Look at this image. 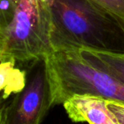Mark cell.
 I'll return each instance as SVG.
<instances>
[{"instance_id": "obj_1", "label": "cell", "mask_w": 124, "mask_h": 124, "mask_svg": "<svg viewBox=\"0 0 124 124\" xmlns=\"http://www.w3.org/2000/svg\"><path fill=\"white\" fill-rule=\"evenodd\" d=\"M48 1L54 51L90 49L124 54L123 26L105 9L89 0Z\"/></svg>"}, {"instance_id": "obj_2", "label": "cell", "mask_w": 124, "mask_h": 124, "mask_svg": "<svg viewBox=\"0 0 124 124\" xmlns=\"http://www.w3.org/2000/svg\"><path fill=\"white\" fill-rule=\"evenodd\" d=\"M53 51L48 0H0V53L25 63Z\"/></svg>"}, {"instance_id": "obj_3", "label": "cell", "mask_w": 124, "mask_h": 124, "mask_svg": "<svg viewBox=\"0 0 124 124\" xmlns=\"http://www.w3.org/2000/svg\"><path fill=\"white\" fill-rule=\"evenodd\" d=\"M45 60L54 105L75 94L124 104V83L88 64L78 50H55Z\"/></svg>"}, {"instance_id": "obj_4", "label": "cell", "mask_w": 124, "mask_h": 124, "mask_svg": "<svg viewBox=\"0 0 124 124\" xmlns=\"http://www.w3.org/2000/svg\"><path fill=\"white\" fill-rule=\"evenodd\" d=\"M32 63L24 88L8 104V124H40L54 106L46 60Z\"/></svg>"}, {"instance_id": "obj_5", "label": "cell", "mask_w": 124, "mask_h": 124, "mask_svg": "<svg viewBox=\"0 0 124 124\" xmlns=\"http://www.w3.org/2000/svg\"><path fill=\"white\" fill-rule=\"evenodd\" d=\"M62 105L72 122H88V124H116L107 108V101L103 99L75 94L68 98Z\"/></svg>"}, {"instance_id": "obj_6", "label": "cell", "mask_w": 124, "mask_h": 124, "mask_svg": "<svg viewBox=\"0 0 124 124\" xmlns=\"http://www.w3.org/2000/svg\"><path fill=\"white\" fill-rule=\"evenodd\" d=\"M76 50L88 64L124 83V54L90 49Z\"/></svg>"}, {"instance_id": "obj_7", "label": "cell", "mask_w": 124, "mask_h": 124, "mask_svg": "<svg viewBox=\"0 0 124 124\" xmlns=\"http://www.w3.org/2000/svg\"><path fill=\"white\" fill-rule=\"evenodd\" d=\"M116 18L124 27V0H89Z\"/></svg>"}, {"instance_id": "obj_8", "label": "cell", "mask_w": 124, "mask_h": 124, "mask_svg": "<svg viewBox=\"0 0 124 124\" xmlns=\"http://www.w3.org/2000/svg\"><path fill=\"white\" fill-rule=\"evenodd\" d=\"M107 108L111 113L116 124H124V104L107 101Z\"/></svg>"}, {"instance_id": "obj_9", "label": "cell", "mask_w": 124, "mask_h": 124, "mask_svg": "<svg viewBox=\"0 0 124 124\" xmlns=\"http://www.w3.org/2000/svg\"><path fill=\"white\" fill-rule=\"evenodd\" d=\"M7 106L5 102L0 105V124H8L7 120Z\"/></svg>"}, {"instance_id": "obj_10", "label": "cell", "mask_w": 124, "mask_h": 124, "mask_svg": "<svg viewBox=\"0 0 124 124\" xmlns=\"http://www.w3.org/2000/svg\"><path fill=\"white\" fill-rule=\"evenodd\" d=\"M7 58H9V57H6V56H4V54H3L2 53H0V64H1V63H2L3 61H4V60H5V59H7ZM12 59V58H11ZM2 104V103H1ZM1 104H0V105H1Z\"/></svg>"}]
</instances>
